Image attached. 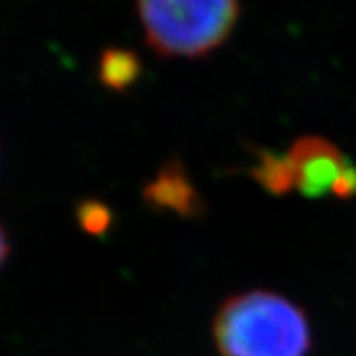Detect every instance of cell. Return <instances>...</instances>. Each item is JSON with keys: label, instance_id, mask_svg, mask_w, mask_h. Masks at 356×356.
<instances>
[{"label": "cell", "instance_id": "cell-4", "mask_svg": "<svg viewBox=\"0 0 356 356\" xmlns=\"http://www.w3.org/2000/svg\"><path fill=\"white\" fill-rule=\"evenodd\" d=\"M143 200L154 212H172L184 220H198L206 212L202 194L178 159L166 161L143 186Z\"/></svg>", "mask_w": 356, "mask_h": 356}, {"label": "cell", "instance_id": "cell-1", "mask_svg": "<svg viewBox=\"0 0 356 356\" xmlns=\"http://www.w3.org/2000/svg\"><path fill=\"white\" fill-rule=\"evenodd\" d=\"M212 337L220 356H309L313 346L305 311L269 289L228 297L214 317Z\"/></svg>", "mask_w": 356, "mask_h": 356}, {"label": "cell", "instance_id": "cell-6", "mask_svg": "<svg viewBox=\"0 0 356 356\" xmlns=\"http://www.w3.org/2000/svg\"><path fill=\"white\" fill-rule=\"evenodd\" d=\"M250 177L269 194L285 196L295 188V177L287 154H277L269 149H255V163Z\"/></svg>", "mask_w": 356, "mask_h": 356}, {"label": "cell", "instance_id": "cell-2", "mask_svg": "<svg viewBox=\"0 0 356 356\" xmlns=\"http://www.w3.org/2000/svg\"><path fill=\"white\" fill-rule=\"evenodd\" d=\"M145 42L161 58H204L242 18L234 0H145L137 4Z\"/></svg>", "mask_w": 356, "mask_h": 356}, {"label": "cell", "instance_id": "cell-5", "mask_svg": "<svg viewBox=\"0 0 356 356\" xmlns=\"http://www.w3.org/2000/svg\"><path fill=\"white\" fill-rule=\"evenodd\" d=\"M143 74L140 58L129 48H105L97 62V77L111 91H127Z\"/></svg>", "mask_w": 356, "mask_h": 356}, {"label": "cell", "instance_id": "cell-9", "mask_svg": "<svg viewBox=\"0 0 356 356\" xmlns=\"http://www.w3.org/2000/svg\"><path fill=\"white\" fill-rule=\"evenodd\" d=\"M8 254H10L8 238H6V232H4V228H2V224H0V267H2V264L6 261Z\"/></svg>", "mask_w": 356, "mask_h": 356}, {"label": "cell", "instance_id": "cell-3", "mask_svg": "<svg viewBox=\"0 0 356 356\" xmlns=\"http://www.w3.org/2000/svg\"><path fill=\"white\" fill-rule=\"evenodd\" d=\"M285 154L291 163L295 191L301 192L305 198L331 194L337 178L348 163L332 140L318 135H305L293 140Z\"/></svg>", "mask_w": 356, "mask_h": 356}, {"label": "cell", "instance_id": "cell-8", "mask_svg": "<svg viewBox=\"0 0 356 356\" xmlns=\"http://www.w3.org/2000/svg\"><path fill=\"white\" fill-rule=\"evenodd\" d=\"M331 194L339 200H350L356 196V165H353L350 161L346 163L343 172L337 178Z\"/></svg>", "mask_w": 356, "mask_h": 356}, {"label": "cell", "instance_id": "cell-7", "mask_svg": "<svg viewBox=\"0 0 356 356\" xmlns=\"http://www.w3.org/2000/svg\"><path fill=\"white\" fill-rule=\"evenodd\" d=\"M77 224L89 236H103L107 234L113 224V212L107 204L99 200H83L76 210Z\"/></svg>", "mask_w": 356, "mask_h": 356}]
</instances>
